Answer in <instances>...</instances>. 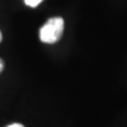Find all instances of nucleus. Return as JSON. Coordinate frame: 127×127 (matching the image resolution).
<instances>
[{
    "label": "nucleus",
    "mask_w": 127,
    "mask_h": 127,
    "mask_svg": "<svg viewBox=\"0 0 127 127\" xmlns=\"http://www.w3.org/2000/svg\"><path fill=\"white\" fill-rule=\"evenodd\" d=\"M42 0H25V4L30 7H36Z\"/></svg>",
    "instance_id": "f03ea898"
},
{
    "label": "nucleus",
    "mask_w": 127,
    "mask_h": 127,
    "mask_svg": "<svg viewBox=\"0 0 127 127\" xmlns=\"http://www.w3.org/2000/svg\"><path fill=\"white\" fill-rule=\"evenodd\" d=\"M1 40H2V34H1V32H0V42H1Z\"/></svg>",
    "instance_id": "39448f33"
},
{
    "label": "nucleus",
    "mask_w": 127,
    "mask_h": 127,
    "mask_svg": "<svg viewBox=\"0 0 127 127\" xmlns=\"http://www.w3.org/2000/svg\"><path fill=\"white\" fill-rule=\"evenodd\" d=\"M4 69V61L0 59V73H1V71Z\"/></svg>",
    "instance_id": "20e7f679"
},
{
    "label": "nucleus",
    "mask_w": 127,
    "mask_h": 127,
    "mask_svg": "<svg viewBox=\"0 0 127 127\" xmlns=\"http://www.w3.org/2000/svg\"><path fill=\"white\" fill-rule=\"evenodd\" d=\"M64 23L63 18H51L48 21L40 28V40L45 44H54L59 40L64 32Z\"/></svg>",
    "instance_id": "f257e3e1"
},
{
    "label": "nucleus",
    "mask_w": 127,
    "mask_h": 127,
    "mask_svg": "<svg viewBox=\"0 0 127 127\" xmlns=\"http://www.w3.org/2000/svg\"><path fill=\"white\" fill-rule=\"evenodd\" d=\"M7 127H24V125H21V124H12V125H9Z\"/></svg>",
    "instance_id": "7ed1b4c3"
}]
</instances>
